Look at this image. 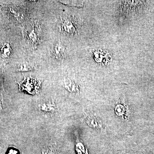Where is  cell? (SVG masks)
Here are the masks:
<instances>
[{"label":"cell","instance_id":"cell-1","mask_svg":"<svg viewBox=\"0 0 154 154\" xmlns=\"http://www.w3.org/2000/svg\"><path fill=\"white\" fill-rule=\"evenodd\" d=\"M19 85L21 91H26L31 94H37L39 89L38 82L34 79L30 78L25 79L24 82L19 84Z\"/></svg>","mask_w":154,"mask_h":154},{"label":"cell","instance_id":"cell-2","mask_svg":"<svg viewBox=\"0 0 154 154\" xmlns=\"http://www.w3.org/2000/svg\"><path fill=\"white\" fill-rule=\"evenodd\" d=\"M62 29L66 33L70 34H74L76 28L74 24L69 19H64L61 25Z\"/></svg>","mask_w":154,"mask_h":154},{"label":"cell","instance_id":"cell-3","mask_svg":"<svg viewBox=\"0 0 154 154\" xmlns=\"http://www.w3.org/2000/svg\"><path fill=\"white\" fill-rule=\"evenodd\" d=\"M64 86L65 88L70 93L77 94L79 92V86L69 79H67L64 82Z\"/></svg>","mask_w":154,"mask_h":154},{"label":"cell","instance_id":"cell-4","mask_svg":"<svg viewBox=\"0 0 154 154\" xmlns=\"http://www.w3.org/2000/svg\"><path fill=\"white\" fill-rule=\"evenodd\" d=\"M66 52V48L63 45L60 43L56 45L53 49V54L57 59H61L63 57Z\"/></svg>","mask_w":154,"mask_h":154},{"label":"cell","instance_id":"cell-5","mask_svg":"<svg viewBox=\"0 0 154 154\" xmlns=\"http://www.w3.org/2000/svg\"><path fill=\"white\" fill-rule=\"evenodd\" d=\"M38 109L41 111L47 113H54L56 110V107L51 102H46L40 104L38 106Z\"/></svg>","mask_w":154,"mask_h":154},{"label":"cell","instance_id":"cell-6","mask_svg":"<svg viewBox=\"0 0 154 154\" xmlns=\"http://www.w3.org/2000/svg\"><path fill=\"white\" fill-rule=\"evenodd\" d=\"M94 59L97 62L105 63L106 59L107 60V54L105 53L100 51H96L94 52Z\"/></svg>","mask_w":154,"mask_h":154},{"label":"cell","instance_id":"cell-7","mask_svg":"<svg viewBox=\"0 0 154 154\" xmlns=\"http://www.w3.org/2000/svg\"><path fill=\"white\" fill-rule=\"evenodd\" d=\"M34 66L29 63L24 62L19 64L17 67V70L19 72H29L33 70Z\"/></svg>","mask_w":154,"mask_h":154},{"label":"cell","instance_id":"cell-8","mask_svg":"<svg viewBox=\"0 0 154 154\" xmlns=\"http://www.w3.org/2000/svg\"><path fill=\"white\" fill-rule=\"evenodd\" d=\"M28 37L30 41L33 44H37L38 43V40H39V37L38 33L36 32V30L34 29L29 32L28 34Z\"/></svg>","mask_w":154,"mask_h":154},{"label":"cell","instance_id":"cell-9","mask_svg":"<svg viewBox=\"0 0 154 154\" xmlns=\"http://www.w3.org/2000/svg\"><path fill=\"white\" fill-rule=\"evenodd\" d=\"M42 154H57L56 150L54 147L51 146L44 147L42 149Z\"/></svg>","mask_w":154,"mask_h":154},{"label":"cell","instance_id":"cell-10","mask_svg":"<svg viewBox=\"0 0 154 154\" xmlns=\"http://www.w3.org/2000/svg\"><path fill=\"white\" fill-rule=\"evenodd\" d=\"M2 99L0 98V110H2Z\"/></svg>","mask_w":154,"mask_h":154}]
</instances>
